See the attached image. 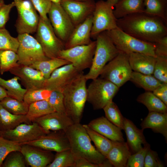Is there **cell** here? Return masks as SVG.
<instances>
[{
  "label": "cell",
  "mask_w": 167,
  "mask_h": 167,
  "mask_svg": "<svg viewBox=\"0 0 167 167\" xmlns=\"http://www.w3.org/2000/svg\"><path fill=\"white\" fill-rule=\"evenodd\" d=\"M117 27L143 41L155 43L167 36V23L161 18L145 12L128 15L117 19Z\"/></svg>",
  "instance_id": "6da1fadb"
},
{
  "label": "cell",
  "mask_w": 167,
  "mask_h": 167,
  "mask_svg": "<svg viewBox=\"0 0 167 167\" xmlns=\"http://www.w3.org/2000/svg\"><path fill=\"white\" fill-rule=\"evenodd\" d=\"M65 131L75 157L100 165L102 167H112L108 159L92 145L86 129L80 123H74Z\"/></svg>",
  "instance_id": "7a4b0ae2"
},
{
  "label": "cell",
  "mask_w": 167,
  "mask_h": 167,
  "mask_svg": "<svg viewBox=\"0 0 167 167\" xmlns=\"http://www.w3.org/2000/svg\"><path fill=\"white\" fill-rule=\"evenodd\" d=\"M87 80L82 72L75 78L62 92L66 114L74 123H80L87 101Z\"/></svg>",
  "instance_id": "3957f363"
},
{
  "label": "cell",
  "mask_w": 167,
  "mask_h": 167,
  "mask_svg": "<svg viewBox=\"0 0 167 167\" xmlns=\"http://www.w3.org/2000/svg\"><path fill=\"white\" fill-rule=\"evenodd\" d=\"M96 41V47L92 65L88 73L85 75L87 80L98 77L105 65L116 57L120 51L106 31L99 34Z\"/></svg>",
  "instance_id": "277c9868"
},
{
  "label": "cell",
  "mask_w": 167,
  "mask_h": 167,
  "mask_svg": "<svg viewBox=\"0 0 167 167\" xmlns=\"http://www.w3.org/2000/svg\"><path fill=\"white\" fill-rule=\"evenodd\" d=\"M106 32L120 51L127 54L133 52L139 53L156 57L155 43L138 39L127 34L118 27Z\"/></svg>",
  "instance_id": "5b68a950"
},
{
  "label": "cell",
  "mask_w": 167,
  "mask_h": 167,
  "mask_svg": "<svg viewBox=\"0 0 167 167\" xmlns=\"http://www.w3.org/2000/svg\"><path fill=\"white\" fill-rule=\"evenodd\" d=\"M119 88L111 82L98 78L92 80L87 88V101L93 109L103 108L113 101Z\"/></svg>",
  "instance_id": "8992f818"
},
{
  "label": "cell",
  "mask_w": 167,
  "mask_h": 167,
  "mask_svg": "<svg viewBox=\"0 0 167 167\" xmlns=\"http://www.w3.org/2000/svg\"><path fill=\"white\" fill-rule=\"evenodd\" d=\"M132 71L128 54L119 51L116 57L105 65L100 76L119 88L130 80Z\"/></svg>",
  "instance_id": "52a82bcc"
},
{
  "label": "cell",
  "mask_w": 167,
  "mask_h": 167,
  "mask_svg": "<svg viewBox=\"0 0 167 167\" xmlns=\"http://www.w3.org/2000/svg\"><path fill=\"white\" fill-rule=\"evenodd\" d=\"M36 32L35 38L46 56L50 59L58 58L60 51L65 49V44L56 35L49 19L39 16Z\"/></svg>",
  "instance_id": "ba28073f"
},
{
  "label": "cell",
  "mask_w": 167,
  "mask_h": 167,
  "mask_svg": "<svg viewBox=\"0 0 167 167\" xmlns=\"http://www.w3.org/2000/svg\"><path fill=\"white\" fill-rule=\"evenodd\" d=\"M17 38L19 43L16 52L18 64L30 66L35 62L50 59L37 40L29 34H18Z\"/></svg>",
  "instance_id": "9c48e42d"
},
{
  "label": "cell",
  "mask_w": 167,
  "mask_h": 167,
  "mask_svg": "<svg viewBox=\"0 0 167 167\" xmlns=\"http://www.w3.org/2000/svg\"><path fill=\"white\" fill-rule=\"evenodd\" d=\"M113 7L106 1L100 0L95 2L93 12L91 37L96 38L100 33L117 27Z\"/></svg>",
  "instance_id": "30bf717a"
},
{
  "label": "cell",
  "mask_w": 167,
  "mask_h": 167,
  "mask_svg": "<svg viewBox=\"0 0 167 167\" xmlns=\"http://www.w3.org/2000/svg\"><path fill=\"white\" fill-rule=\"evenodd\" d=\"M96 45L95 41L88 45L64 49L60 51L58 58L69 62L78 70L83 71L90 69L92 65Z\"/></svg>",
  "instance_id": "8fae6325"
},
{
  "label": "cell",
  "mask_w": 167,
  "mask_h": 167,
  "mask_svg": "<svg viewBox=\"0 0 167 167\" xmlns=\"http://www.w3.org/2000/svg\"><path fill=\"white\" fill-rule=\"evenodd\" d=\"M18 13L15 24L18 34L36 32L39 16L29 0H13Z\"/></svg>",
  "instance_id": "7c38bea8"
},
{
  "label": "cell",
  "mask_w": 167,
  "mask_h": 167,
  "mask_svg": "<svg viewBox=\"0 0 167 167\" xmlns=\"http://www.w3.org/2000/svg\"><path fill=\"white\" fill-rule=\"evenodd\" d=\"M48 14L55 33L65 44L75 26L60 3L52 2Z\"/></svg>",
  "instance_id": "4fadbf2b"
},
{
  "label": "cell",
  "mask_w": 167,
  "mask_h": 167,
  "mask_svg": "<svg viewBox=\"0 0 167 167\" xmlns=\"http://www.w3.org/2000/svg\"><path fill=\"white\" fill-rule=\"evenodd\" d=\"M1 133L5 138L23 144L36 140L48 132L33 122L30 124L21 123L13 129Z\"/></svg>",
  "instance_id": "5bb4252c"
},
{
  "label": "cell",
  "mask_w": 167,
  "mask_h": 167,
  "mask_svg": "<svg viewBox=\"0 0 167 167\" xmlns=\"http://www.w3.org/2000/svg\"><path fill=\"white\" fill-rule=\"evenodd\" d=\"M82 72L71 63L62 66L55 70L45 79L44 88L62 92L65 87Z\"/></svg>",
  "instance_id": "9a60e30c"
},
{
  "label": "cell",
  "mask_w": 167,
  "mask_h": 167,
  "mask_svg": "<svg viewBox=\"0 0 167 167\" xmlns=\"http://www.w3.org/2000/svg\"><path fill=\"white\" fill-rule=\"evenodd\" d=\"M25 144L56 152L70 149L69 140L63 130L50 131L38 139Z\"/></svg>",
  "instance_id": "2e32d148"
},
{
  "label": "cell",
  "mask_w": 167,
  "mask_h": 167,
  "mask_svg": "<svg viewBox=\"0 0 167 167\" xmlns=\"http://www.w3.org/2000/svg\"><path fill=\"white\" fill-rule=\"evenodd\" d=\"M9 71L19 78L22 85L27 90L44 88L46 79L38 70L29 66L18 64Z\"/></svg>",
  "instance_id": "e0dca14e"
},
{
  "label": "cell",
  "mask_w": 167,
  "mask_h": 167,
  "mask_svg": "<svg viewBox=\"0 0 167 167\" xmlns=\"http://www.w3.org/2000/svg\"><path fill=\"white\" fill-rule=\"evenodd\" d=\"M60 4L75 26L92 14L95 6L93 0L87 1L63 0Z\"/></svg>",
  "instance_id": "ac0fdd59"
},
{
  "label": "cell",
  "mask_w": 167,
  "mask_h": 167,
  "mask_svg": "<svg viewBox=\"0 0 167 167\" xmlns=\"http://www.w3.org/2000/svg\"><path fill=\"white\" fill-rule=\"evenodd\" d=\"M20 151L26 162L32 167H47L53 161L55 156L52 151L27 144H22Z\"/></svg>",
  "instance_id": "d6986e66"
},
{
  "label": "cell",
  "mask_w": 167,
  "mask_h": 167,
  "mask_svg": "<svg viewBox=\"0 0 167 167\" xmlns=\"http://www.w3.org/2000/svg\"><path fill=\"white\" fill-rule=\"evenodd\" d=\"M34 122L48 132L51 131H65L74 123L66 113L54 112L39 118Z\"/></svg>",
  "instance_id": "ffe728a7"
},
{
  "label": "cell",
  "mask_w": 167,
  "mask_h": 167,
  "mask_svg": "<svg viewBox=\"0 0 167 167\" xmlns=\"http://www.w3.org/2000/svg\"><path fill=\"white\" fill-rule=\"evenodd\" d=\"M92 14L75 26L69 37L65 43V49H68L78 45H88L92 41L91 39Z\"/></svg>",
  "instance_id": "44dd1931"
},
{
  "label": "cell",
  "mask_w": 167,
  "mask_h": 167,
  "mask_svg": "<svg viewBox=\"0 0 167 167\" xmlns=\"http://www.w3.org/2000/svg\"><path fill=\"white\" fill-rule=\"evenodd\" d=\"M88 125L92 130L112 141H125L122 130L105 117L102 116L93 119Z\"/></svg>",
  "instance_id": "7402d4cb"
},
{
  "label": "cell",
  "mask_w": 167,
  "mask_h": 167,
  "mask_svg": "<svg viewBox=\"0 0 167 167\" xmlns=\"http://www.w3.org/2000/svg\"><path fill=\"white\" fill-rule=\"evenodd\" d=\"M126 135V142L132 153L138 151L147 143L143 134V130L137 127L133 122L124 118V129Z\"/></svg>",
  "instance_id": "603a6c76"
},
{
  "label": "cell",
  "mask_w": 167,
  "mask_h": 167,
  "mask_svg": "<svg viewBox=\"0 0 167 167\" xmlns=\"http://www.w3.org/2000/svg\"><path fill=\"white\" fill-rule=\"evenodd\" d=\"M128 55L132 70L145 75H153L156 57L139 53H131Z\"/></svg>",
  "instance_id": "cb8c5ba5"
},
{
  "label": "cell",
  "mask_w": 167,
  "mask_h": 167,
  "mask_svg": "<svg viewBox=\"0 0 167 167\" xmlns=\"http://www.w3.org/2000/svg\"><path fill=\"white\" fill-rule=\"evenodd\" d=\"M132 154L126 142L113 141L112 147L106 158L115 167H126L128 160Z\"/></svg>",
  "instance_id": "d4e9b609"
},
{
  "label": "cell",
  "mask_w": 167,
  "mask_h": 167,
  "mask_svg": "<svg viewBox=\"0 0 167 167\" xmlns=\"http://www.w3.org/2000/svg\"><path fill=\"white\" fill-rule=\"evenodd\" d=\"M140 126L142 129L150 128L154 132L161 134L167 141V113L149 112Z\"/></svg>",
  "instance_id": "484cf974"
},
{
  "label": "cell",
  "mask_w": 167,
  "mask_h": 167,
  "mask_svg": "<svg viewBox=\"0 0 167 167\" xmlns=\"http://www.w3.org/2000/svg\"><path fill=\"white\" fill-rule=\"evenodd\" d=\"M114 6L113 13L117 19L134 13L144 12V0H119Z\"/></svg>",
  "instance_id": "4316f807"
},
{
  "label": "cell",
  "mask_w": 167,
  "mask_h": 167,
  "mask_svg": "<svg viewBox=\"0 0 167 167\" xmlns=\"http://www.w3.org/2000/svg\"><path fill=\"white\" fill-rule=\"evenodd\" d=\"M31 123L26 115H16L6 110L0 103V131L3 132L15 128L20 124Z\"/></svg>",
  "instance_id": "83f0119b"
},
{
  "label": "cell",
  "mask_w": 167,
  "mask_h": 167,
  "mask_svg": "<svg viewBox=\"0 0 167 167\" xmlns=\"http://www.w3.org/2000/svg\"><path fill=\"white\" fill-rule=\"evenodd\" d=\"M137 101L144 105L149 112L167 113V105L155 96L152 92L146 91L139 95Z\"/></svg>",
  "instance_id": "f1b7e54d"
},
{
  "label": "cell",
  "mask_w": 167,
  "mask_h": 167,
  "mask_svg": "<svg viewBox=\"0 0 167 167\" xmlns=\"http://www.w3.org/2000/svg\"><path fill=\"white\" fill-rule=\"evenodd\" d=\"M70 63L66 60L57 58L37 62L29 66L40 71L45 79H47L55 70Z\"/></svg>",
  "instance_id": "f546056e"
},
{
  "label": "cell",
  "mask_w": 167,
  "mask_h": 167,
  "mask_svg": "<svg viewBox=\"0 0 167 167\" xmlns=\"http://www.w3.org/2000/svg\"><path fill=\"white\" fill-rule=\"evenodd\" d=\"M19 80V78L16 76L7 80L0 77V86L6 90L8 96L23 101L27 90L22 87Z\"/></svg>",
  "instance_id": "4dcf8cb0"
},
{
  "label": "cell",
  "mask_w": 167,
  "mask_h": 167,
  "mask_svg": "<svg viewBox=\"0 0 167 167\" xmlns=\"http://www.w3.org/2000/svg\"><path fill=\"white\" fill-rule=\"evenodd\" d=\"M54 112L47 100H43L30 104L26 115L31 123L39 118Z\"/></svg>",
  "instance_id": "1f68e13d"
},
{
  "label": "cell",
  "mask_w": 167,
  "mask_h": 167,
  "mask_svg": "<svg viewBox=\"0 0 167 167\" xmlns=\"http://www.w3.org/2000/svg\"><path fill=\"white\" fill-rule=\"evenodd\" d=\"M130 80L146 91L152 92L162 83L153 75L143 74L133 71Z\"/></svg>",
  "instance_id": "d6a6232c"
},
{
  "label": "cell",
  "mask_w": 167,
  "mask_h": 167,
  "mask_svg": "<svg viewBox=\"0 0 167 167\" xmlns=\"http://www.w3.org/2000/svg\"><path fill=\"white\" fill-rule=\"evenodd\" d=\"M97 149L106 158L111 148L113 141L90 128L88 124L83 125Z\"/></svg>",
  "instance_id": "836d02e7"
},
{
  "label": "cell",
  "mask_w": 167,
  "mask_h": 167,
  "mask_svg": "<svg viewBox=\"0 0 167 167\" xmlns=\"http://www.w3.org/2000/svg\"><path fill=\"white\" fill-rule=\"evenodd\" d=\"M144 12L167 22V0H144Z\"/></svg>",
  "instance_id": "e575fe53"
},
{
  "label": "cell",
  "mask_w": 167,
  "mask_h": 167,
  "mask_svg": "<svg viewBox=\"0 0 167 167\" xmlns=\"http://www.w3.org/2000/svg\"><path fill=\"white\" fill-rule=\"evenodd\" d=\"M2 106L11 113L16 115H26L29 105L24 101H20L7 96L0 101Z\"/></svg>",
  "instance_id": "d590c367"
},
{
  "label": "cell",
  "mask_w": 167,
  "mask_h": 167,
  "mask_svg": "<svg viewBox=\"0 0 167 167\" xmlns=\"http://www.w3.org/2000/svg\"><path fill=\"white\" fill-rule=\"evenodd\" d=\"M19 58L17 53L11 50H0V73L3 75L17 66Z\"/></svg>",
  "instance_id": "8d00e7d4"
},
{
  "label": "cell",
  "mask_w": 167,
  "mask_h": 167,
  "mask_svg": "<svg viewBox=\"0 0 167 167\" xmlns=\"http://www.w3.org/2000/svg\"><path fill=\"white\" fill-rule=\"evenodd\" d=\"M75 156L71 149L56 152L53 161L46 167H75Z\"/></svg>",
  "instance_id": "74e56055"
},
{
  "label": "cell",
  "mask_w": 167,
  "mask_h": 167,
  "mask_svg": "<svg viewBox=\"0 0 167 167\" xmlns=\"http://www.w3.org/2000/svg\"><path fill=\"white\" fill-rule=\"evenodd\" d=\"M103 109L105 117L112 123L122 130H123L124 117L117 105L112 101L106 105Z\"/></svg>",
  "instance_id": "f35d334b"
},
{
  "label": "cell",
  "mask_w": 167,
  "mask_h": 167,
  "mask_svg": "<svg viewBox=\"0 0 167 167\" xmlns=\"http://www.w3.org/2000/svg\"><path fill=\"white\" fill-rule=\"evenodd\" d=\"M19 44L17 38L11 36L5 28H0V50H11L17 52Z\"/></svg>",
  "instance_id": "ab89813d"
},
{
  "label": "cell",
  "mask_w": 167,
  "mask_h": 167,
  "mask_svg": "<svg viewBox=\"0 0 167 167\" xmlns=\"http://www.w3.org/2000/svg\"><path fill=\"white\" fill-rule=\"evenodd\" d=\"M22 145L0 136V167L8 154L12 151H20Z\"/></svg>",
  "instance_id": "60d3db41"
},
{
  "label": "cell",
  "mask_w": 167,
  "mask_h": 167,
  "mask_svg": "<svg viewBox=\"0 0 167 167\" xmlns=\"http://www.w3.org/2000/svg\"><path fill=\"white\" fill-rule=\"evenodd\" d=\"M52 91L45 88L27 90L23 101L28 105L37 101L46 100L49 97Z\"/></svg>",
  "instance_id": "b9f144b4"
},
{
  "label": "cell",
  "mask_w": 167,
  "mask_h": 167,
  "mask_svg": "<svg viewBox=\"0 0 167 167\" xmlns=\"http://www.w3.org/2000/svg\"><path fill=\"white\" fill-rule=\"evenodd\" d=\"M153 76L162 83H167V56L156 57Z\"/></svg>",
  "instance_id": "7bdbcfd3"
},
{
  "label": "cell",
  "mask_w": 167,
  "mask_h": 167,
  "mask_svg": "<svg viewBox=\"0 0 167 167\" xmlns=\"http://www.w3.org/2000/svg\"><path fill=\"white\" fill-rule=\"evenodd\" d=\"M150 145L148 143L136 153L132 154L129 158L126 167H143L145 158Z\"/></svg>",
  "instance_id": "ee69618b"
},
{
  "label": "cell",
  "mask_w": 167,
  "mask_h": 167,
  "mask_svg": "<svg viewBox=\"0 0 167 167\" xmlns=\"http://www.w3.org/2000/svg\"><path fill=\"white\" fill-rule=\"evenodd\" d=\"M6 159L2 165L4 167H25L24 157L20 152L15 151L11 152L6 157Z\"/></svg>",
  "instance_id": "f6af8a7d"
},
{
  "label": "cell",
  "mask_w": 167,
  "mask_h": 167,
  "mask_svg": "<svg viewBox=\"0 0 167 167\" xmlns=\"http://www.w3.org/2000/svg\"><path fill=\"white\" fill-rule=\"evenodd\" d=\"M55 112L66 113L64 96L62 92L53 91L47 100Z\"/></svg>",
  "instance_id": "bcb514c9"
},
{
  "label": "cell",
  "mask_w": 167,
  "mask_h": 167,
  "mask_svg": "<svg viewBox=\"0 0 167 167\" xmlns=\"http://www.w3.org/2000/svg\"><path fill=\"white\" fill-rule=\"evenodd\" d=\"M40 16L45 19H48L47 16L52 4L50 0H29Z\"/></svg>",
  "instance_id": "7dc6e473"
},
{
  "label": "cell",
  "mask_w": 167,
  "mask_h": 167,
  "mask_svg": "<svg viewBox=\"0 0 167 167\" xmlns=\"http://www.w3.org/2000/svg\"><path fill=\"white\" fill-rule=\"evenodd\" d=\"M164 165L159 159L156 152L151 148L146 154L144 161V167H164Z\"/></svg>",
  "instance_id": "c3c4849f"
},
{
  "label": "cell",
  "mask_w": 167,
  "mask_h": 167,
  "mask_svg": "<svg viewBox=\"0 0 167 167\" xmlns=\"http://www.w3.org/2000/svg\"><path fill=\"white\" fill-rule=\"evenodd\" d=\"M14 2L8 4H4L0 8V28H5V26L9 19L10 12L15 6Z\"/></svg>",
  "instance_id": "681fc988"
},
{
  "label": "cell",
  "mask_w": 167,
  "mask_h": 167,
  "mask_svg": "<svg viewBox=\"0 0 167 167\" xmlns=\"http://www.w3.org/2000/svg\"><path fill=\"white\" fill-rule=\"evenodd\" d=\"M155 44L156 57L157 56H167V36L163 37Z\"/></svg>",
  "instance_id": "f907efd6"
},
{
  "label": "cell",
  "mask_w": 167,
  "mask_h": 167,
  "mask_svg": "<svg viewBox=\"0 0 167 167\" xmlns=\"http://www.w3.org/2000/svg\"><path fill=\"white\" fill-rule=\"evenodd\" d=\"M152 92L167 105V83H162Z\"/></svg>",
  "instance_id": "816d5d0a"
},
{
  "label": "cell",
  "mask_w": 167,
  "mask_h": 167,
  "mask_svg": "<svg viewBox=\"0 0 167 167\" xmlns=\"http://www.w3.org/2000/svg\"><path fill=\"white\" fill-rule=\"evenodd\" d=\"M75 167H102L100 165L91 163L85 159L75 157Z\"/></svg>",
  "instance_id": "f5cc1de1"
},
{
  "label": "cell",
  "mask_w": 167,
  "mask_h": 167,
  "mask_svg": "<svg viewBox=\"0 0 167 167\" xmlns=\"http://www.w3.org/2000/svg\"><path fill=\"white\" fill-rule=\"evenodd\" d=\"M7 96H8L6 90L0 86V101Z\"/></svg>",
  "instance_id": "db71d44e"
},
{
  "label": "cell",
  "mask_w": 167,
  "mask_h": 167,
  "mask_svg": "<svg viewBox=\"0 0 167 167\" xmlns=\"http://www.w3.org/2000/svg\"><path fill=\"white\" fill-rule=\"evenodd\" d=\"M119 0H107L106 2L113 7Z\"/></svg>",
  "instance_id": "11a10c76"
},
{
  "label": "cell",
  "mask_w": 167,
  "mask_h": 167,
  "mask_svg": "<svg viewBox=\"0 0 167 167\" xmlns=\"http://www.w3.org/2000/svg\"><path fill=\"white\" fill-rule=\"evenodd\" d=\"M50 0L52 2L60 4L61 2L63 0Z\"/></svg>",
  "instance_id": "9f6ffc18"
},
{
  "label": "cell",
  "mask_w": 167,
  "mask_h": 167,
  "mask_svg": "<svg viewBox=\"0 0 167 167\" xmlns=\"http://www.w3.org/2000/svg\"><path fill=\"white\" fill-rule=\"evenodd\" d=\"M5 4L3 0H0V8Z\"/></svg>",
  "instance_id": "6f0895ef"
},
{
  "label": "cell",
  "mask_w": 167,
  "mask_h": 167,
  "mask_svg": "<svg viewBox=\"0 0 167 167\" xmlns=\"http://www.w3.org/2000/svg\"><path fill=\"white\" fill-rule=\"evenodd\" d=\"M74 0L80 1H90L91 0Z\"/></svg>",
  "instance_id": "680465c9"
},
{
  "label": "cell",
  "mask_w": 167,
  "mask_h": 167,
  "mask_svg": "<svg viewBox=\"0 0 167 167\" xmlns=\"http://www.w3.org/2000/svg\"><path fill=\"white\" fill-rule=\"evenodd\" d=\"M0 136H2L1 132L0 131Z\"/></svg>",
  "instance_id": "91938a15"
},
{
  "label": "cell",
  "mask_w": 167,
  "mask_h": 167,
  "mask_svg": "<svg viewBox=\"0 0 167 167\" xmlns=\"http://www.w3.org/2000/svg\"></svg>",
  "instance_id": "94428289"
}]
</instances>
